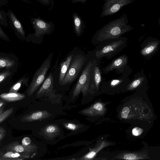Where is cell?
Returning a JSON list of instances; mask_svg holds the SVG:
<instances>
[{"instance_id":"obj_1","label":"cell","mask_w":160,"mask_h":160,"mask_svg":"<svg viewBox=\"0 0 160 160\" xmlns=\"http://www.w3.org/2000/svg\"><path fill=\"white\" fill-rule=\"evenodd\" d=\"M128 23V20L125 13L111 21L96 32L92 37V43L97 45L104 40L122 37L125 33L133 29Z\"/></svg>"},{"instance_id":"obj_2","label":"cell","mask_w":160,"mask_h":160,"mask_svg":"<svg viewBox=\"0 0 160 160\" xmlns=\"http://www.w3.org/2000/svg\"><path fill=\"white\" fill-rule=\"evenodd\" d=\"M128 41L127 38L122 36L103 41L92 51L91 58L100 62L103 58L110 59L126 47Z\"/></svg>"},{"instance_id":"obj_3","label":"cell","mask_w":160,"mask_h":160,"mask_svg":"<svg viewBox=\"0 0 160 160\" xmlns=\"http://www.w3.org/2000/svg\"><path fill=\"white\" fill-rule=\"evenodd\" d=\"M95 62V60L92 58L88 61L73 89V98L78 96L80 93L82 94L83 96H85L89 92L92 69Z\"/></svg>"},{"instance_id":"obj_4","label":"cell","mask_w":160,"mask_h":160,"mask_svg":"<svg viewBox=\"0 0 160 160\" xmlns=\"http://www.w3.org/2000/svg\"><path fill=\"white\" fill-rule=\"evenodd\" d=\"M86 61V57L84 54L75 53L61 84L65 85L73 82L79 74Z\"/></svg>"},{"instance_id":"obj_5","label":"cell","mask_w":160,"mask_h":160,"mask_svg":"<svg viewBox=\"0 0 160 160\" xmlns=\"http://www.w3.org/2000/svg\"><path fill=\"white\" fill-rule=\"evenodd\" d=\"M52 56L53 53H52L36 71L27 91L28 96H30L33 94L44 81L50 67Z\"/></svg>"},{"instance_id":"obj_6","label":"cell","mask_w":160,"mask_h":160,"mask_svg":"<svg viewBox=\"0 0 160 160\" xmlns=\"http://www.w3.org/2000/svg\"><path fill=\"white\" fill-rule=\"evenodd\" d=\"M128 57L126 54H123L114 58L108 65L102 69L105 74L115 70L118 74H122L132 70L128 65Z\"/></svg>"},{"instance_id":"obj_7","label":"cell","mask_w":160,"mask_h":160,"mask_svg":"<svg viewBox=\"0 0 160 160\" xmlns=\"http://www.w3.org/2000/svg\"><path fill=\"white\" fill-rule=\"evenodd\" d=\"M160 45V41L158 38L148 37L140 45V54L145 59L150 60L158 52Z\"/></svg>"},{"instance_id":"obj_8","label":"cell","mask_w":160,"mask_h":160,"mask_svg":"<svg viewBox=\"0 0 160 160\" xmlns=\"http://www.w3.org/2000/svg\"><path fill=\"white\" fill-rule=\"evenodd\" d=\"M135 0H104L100 17L114 14Z\"/></svg>"},{"instance_id":"obj_9","label":"cell","mask_w":160,"mask_h":160,"mask_svg":"<svg viewBox=\"0 0 160 160\" xmlns=\"http://www.w3.org/2000/svg\"><path fill=\"white\" fill-rule=\"evenodd\" d=\"M31 22L35 30L34 35L36 37L51 34L54 31V24L51 21L48 22L40 18H32Z\"/></svg>"},{"instance_id":"obj_10","label":"cell","mask_w":160,"mask_h":160,"mask_svg":"<svg viewBox=\"0 0 160 160\" xmlns=\"http://www.w3.org/2000/svg\"><path fill=\"white\" fill-rule=\"evenodd\" d=\"M132 72V71L124 73L122 74L120 77L107 81H106L104 78L100 88L112 89L121 87L125 88L131 80L128 76Z\"/></svg>"},{"instance_id":"obj_11","label":"cell","mask_w":160,"mask_h":160,"mask_svg":"<svg viewBox=\"0 0 160 160\" xmlns=\"http://www.w3.org/2000/svg\"><path fill=\"white\" fill-rule=\"evenodd\" d=\"M101 62L95 61L92 69L89 92L98 91L103 79L102 75Z\"/></svg>"},{"instance_id":"obj_12","label":"cell","mask_w":160,"mask_h":160,"mask_svg":"<svg viewBox=\"0 0 160 160\" xmlns=\"http://www.w3.org/2000/svg\"><path fill=\"white\" fill-rule=\"evenodd\" d=\"M148 82V78L144 74L143 70L134 74L133 78L126 87L128 90H132L142 86L146 85Z\"/></svg>"},{"instance_id":"obj_13","label":"cell","mask_w":160,"mask_h":160,"mask_svg":"<svg viewBox=\"0 0 160 160\" xmlns=\"http://www.w3.org/2000/svg\"><path fill=\"white\" fill-rule=\"evenodd\" d=\"M54 82L52 74L51 72L37 92V97H39L44 95L52 94L53 91Z\"/></svg>"},{"instance_id":"obj_14","label":"cell","mask_w":160,"mask_h":160,"mask_svg":"<svg viewBox=\"0 0 160 160\" xmlns=\"http://www.w3.org/2000/svg\"><path fill=\"white\" fill-rule=\"evenodd\" d=\"M75 50L74 49L70 52L60 63L59 76V82L60 84H61L66 74L71 60L76 52Z\"/></svg>"},{"instance_id":"obj_15","label":"cell","mask_w":160,"mask_h":160,"mask_svg":"<svg viewBox=\"0 0 160 160\" xmlns=\"http://www.w3.org/2000/svg\"><path fill=\"white\" fill-rule=\"evenodd\" d=\"M36 148L33 145L29 144L25 145L14 142L9 145L7 148L8 150L23 153L29 155V154L33 152Z\"/></svg>"},{"instance_id":"obj_16","label":"cell","mask_w":160,"mask_h":160,"mask_svg":"<svg viewBox=\"0 0 160 160\" xmlns=\"http://www.w3.org/2000/svg\"><path fill=\"white\" fill-rule=\"evenodd\" d=\"M51 115V114L47 111H38L23 116L21 120L23 122L40 121L49 118Z\"/></svg>"},{"instance_id":"obj_17","label":"cell","mask_w":160,"mask_h":160,"mask_svg":"<svg viewBox=\"0 0 160 160\" xmlns=\"http://www.w3.org/2000/svg\"><path fill=\"white\" fill-rule=\"evenodd\" d=\"M72 14L73 31L76 35L79 37L83 32L86 26L82 18L77 12H73Z\"/></svg>"},{"instance_id":"obj_18","label":"cell","mask_w":160,"mask_h":160,"mask_svg":"<svg viewBox=\"0 0 160 160\" xmlns=\"http://www.w3.org/2000/svg\"><path fill=\"white\" fill-rule=\"evenodd\" d=\"M104 110L102 104L100 102H97L91 107L82 110L80 113L86 115L95 116L102 114Z\"/></svg>"},{"instance_id":"obj_19","label":"cell","mask_w":160,"mask_h":160,"mask_svg":"<svg viewBox=\"0 0 160 160\" xmlns=\"http://www.w3.org/2000/svg\"><path fill=\"white\" fill-rule=\"evenodd\" d=\"M25 95L18 92L3 93L0 95V98L5 101L13 102L21 100L25 98Z\"/></svg>"},{"instance_id":"obj_20","label":"cell","mask_w":160,"mask_h":160,"mask_svg":"<svg viewBox=\"0 0 160 160\" xmlns=\"http://www.w3.org/2000/svg\"><path fill=\"white\" fill-rule=\"evenodd\" d=\"M60 132V129L55 124H50L47 126L43 130L44 135L47 137L51 139Z\"/></svg>"},{"instance_id":"obj_21","label":"cell","mask_w":160,"mask_h":160,"mask_svg":"<svg viewBox=\"0 0 160 160\" xmlns=\"http://www.w3.org/2000/svg\"><path fill=\"white\" fill-rule=\"evenodd\" d=\"M29 158V155L11 151L7 152L1 157L2 160H21Z\"/></svg>"},{"instance_id":"obj_22","label":"cell","mask_w":160,"mask_h":160,"mask_svg":"<svg viewBox=\"0 0 160 160\" xmlns=\"http://www.w3.org/2000/svg\"><path fill=\"white\" fill-rule=\"evenodd\" d=\"M9 16L11 21L17 32L25 38V33L22 26L14 13L11 11H9Z\"/></svg>"},{"instance_id":"obj_23","label":"cell","mask_w":160,"mask_h":160,"mask_svg":"<svg viewBox=\"0 0 160 160\" xmlns=\"http://www.w3.org/2000/svg\"><path fill=\"white\" fill-rule=\"evenodd\" d=\"M108 143L105 142H102L100 145L91 150L90 152L80 158L79 160H90L92 159L96 156L97 153L103 148L108 145Z\"/></svg>"},{"instance_id":"obj_24","label":"cell","mask_w":160,"mask_h":160,"mask_svg":"<svg viewBox=\"0 0 160 160\" xmlns=\"http://www.w3.org/2000/svg\"><path fill=\"white\" fill-rule=\"evenodd\" d=\"M14 61L8 58L0 57V68H10L15 64Z\"/></svg>"},{"instance_id":"obj_25","label":"cell","mask_w":160,"mask_h":160,"mask_svg":"<svg viewBox=\"0 0 160 160\" xmlns=\"http://www.w3.org/2000/svg\"><path fill=\"white\" fill-rule=\"evenodd\" d=\"M4 107L0 108V123L8 118L13 112L14 108L12 107L4 111Z\"/></svg>"},{"instance_id":"obj_26","label":"cell","mask_w":160,"mask_h":160,"mask_svg":"<svg viewBox=\"0 0 160 160\" xmlns=\"http://www.w3.org/2000/svg\"><path fill=\"white\" fill-rule=\"evenodd\" d=\"M28 82L27 79L22 78L21 79L11 88L9 92H17L20 88L22 84H26Z\"/></svg>"},{"instance_id":"obj_27","label":"cell","mask_w":160,"mask_h":160,"mask_svg":"<svg viewBox=\"0 0 160 160\" xmlns=\"http://www.w3.org/2000/svg\"><path fill=\"white\" fill-rule=\"evenodd\" d=\"M140 155L137 153H129L124 154L122 158L127 160H137L143 159L146 158V157L143 155Z\"/></svg>"},{"instance_id":"obj_28","label":"cell","mask_w":160,"mask_h":160,"mask_svg":"<svg viewBox=\"0 0 160 160\" xmlns=\"http://www.w3.org/2000/svg\"><path fill=\"white\" fill-rule=\"evenodd\" d=\"M11 75L9 70H6L0 73V83L4 81L7 78Z\"/></svg>"},{"instance_id":"obj_29","label":"cell","mask_w":160,"mask_h":160,"mask_svg":"<svg viewBox=\"0 0 160 160\" xmlns=\"http://www.w3.org/2000/svg\"><path fill=\"white\" fill-rule=\"evenodd\" d=\"M41 4L46 6L52 5L51 8L49 10H51L53 7V0H36Z\"/></svg>"},{"instance_id":"obj_30","label":"cell","mask_w":160,"mask_h":160,"mask_svg":"<svg viewBox=\"0 0 160 160\" xmlns=\"http://www.w3.org/2000/svg\"><path fill=\"white\" fill-rule=\"evenodd\" d=\"M64 126L68 129L72 131L76 130L79 127L78 125L71 123H66L64 124Z\"/></svg>"},{"instance_id":"obj_31","label":"cell","mask_w":160,"mask_h":160,"mask_svg":"<svg viewBox=\"0 0 160 160\" xmlns=\"http://www.w3.org/2000/svg\"><path fill=\"white\" fill-rule=\"evenodd\" d=\"M143 131V130L139 127H136L134 128L132 130V134L135 136L140 135Z\"/></svg>"},{"instance_id":"obj_32","label":"cell","mask_w":160,"mask_h":160,"mask_svg":"<svg viewBox=\"0 0 160 160\" xmlns=\"http://www.w3.org/2000/svg\"><path fill=\"white\" fill-rule=\"evenodd\" d=\"M130 109L128 107H124L122 110L121 116L122 118L126 119L130 112Z\"/></svg>"},{"instance_id":"obj_33","label":"cell","mask_w":160,"mask_h":160,"mask_svg":"<svg viewBox=\"0 0 160 160\" xmlns=\"http://www.w3.org/2000/svg\"><path fill=\"white\" fill-rule=\"evenodd\" d=\"M0 38L6 41H9L10 39L3 30L0 27Z\"/></svg>"},{"instance_id":"obj_34","label":"cell","mask_w":160,"mask_h":160,"mask_svg":"<svg viewBox=\"0 0 160 160\" xmlns=\"http://www.w3.org/2000/svg\"><path fill=\"white\" fill-rule=\"evenodd\" d=\"M6 135V131L2 127H0V141L2 140Z\"/></svg>"},{"instance_id":"obj_35","label":"cell","mask_w":160,"mask_h":160,"mask_svg":"<svg viewBox=\"0 0 160 160\" xmlns=\"http://www.w3.org/2000/svg\"><path fill=\"white\" fill-rule=\"evenodd\" d=\"M31 140L28 137L24 138L22 141V144L23 145H27L30 144Z\"/></svg>"},{"instance_id":"obj_36","label":"cell","mask_w":160,"mask_h":160,"mask_svg":"<svg viewBox=\"0 0 160 160\" xmlns=\"http://www.w3.org/2000/svg\"><path fill=\"white\" fill-rule=\"evenodd\" d=\"M72 3H75L78 2H81L84 4L87 0H69Z\"/></svg>"},{"instance_id":"obj_37","label":"cell","mask_w":160,"mask_h":160,"mask_svg":"<svg viewBox=\"0 0 160 160\" xmlns=\"http://www.w3.org/2000/svg\"><path fill=\"white\" fill-rule=\"evenodd\" d=\"M3 20V17L0 11V20L2 21Z\"/></svg>"},{"instance_id":"obj_38","label":"cell","mask_w":160,"mask_h":160,"mask_svg":"<svg viewBox=\"0 0 160 160\" xmlns=\"http://www.w3.org/2000/svg\"><path fill=\"white\" fill-rule=\"evenodd\" d=\"M3 104H4V103H3V102H0V108L3 105Z\"/></svg>"},{"instance_id":"obj_39","label":"cell","mask_w":160,"mask_h":160,"mask_svg":"<svg viewBox=\"0 0 160 160\" xmlns=\"http://www.w3.org/2000/svg\"><path fill=\"white\" fill-rule=\"evenodd\" d=\"M24 1L26 2L31 3V1L30 0H24Z\"/></svg>"},{"instance_id":"obj_40","label":"cell","mask_w":160,"mask_h":160,"mask_svg":"<svg viewBox=\"0 0 160 160\" xmlns=\"http://www.w3.org/2000/svg\"><path fill=\"white\" fill-rule=\"evenodd\" d=\"M2 160L1 158L0 157V160Z\"/></svg>"}]
</instances>
